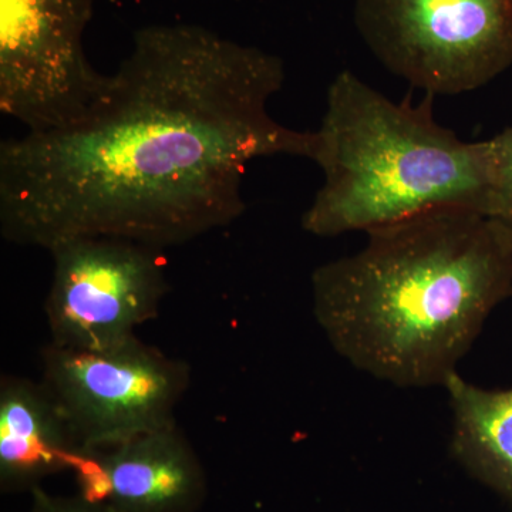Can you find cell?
<instances>
[{"instance_id": "cell-1", "label": "cell", "mask_w": 512, "mask_h": 512, "mask_svg": "<svg viewBox=\"0 0 512 512\" xmlns=\"http://www.w3.org/2000/svg\"><path fill=\"white\" fill-rule=\"evenodd\" d=\"M281 57L198 25L137 30L92 109L0 144V232L46 249L116 237L163 249L244 214L258 158H309L313 131L269 113Z\"/></svg>"}, {"instance_id": "cell-2", "label": "cell", "mask_w": 512, "mask_h": 512, "mask_svg": "<svg viewBox=\"0 0 512 512\" xmlns=\"http://www.w3.org/2000/svg\"><path fill=\"white\" fill-rule=\"evenodd\" d=\"M362 251L319 266L313 313L332 348L397 387L446 386L512 295V232L467 208L367 232Z\"/></svg>"}, {"instance_id": "cell-3", "label": "cell", "mask_w": 512, "mask_h": 512, "mask_svg": "<svg viewBox=\"0 0 512 512\" xmlns=\"http://www.w3.org/2000/svg\"><path fill=\"white\" fill-rule=\"evenodd\" d=\"M433 97L419 106L394 103L349 70L335 77L313 131L311 160L325 178L303 212V231L322 238L367 234L446 208L488 217V141L467 143L440 126Z\"/></svg>"}, {"instance_id": "cell-4", "label": "cell", "mask_w": 512, "mask_h": 512, "mask_svg": "<svg viewBox=\"0 0 512 512\" xmlns=\"http://www.w3.org/2000/svg\"><path fill=\"white\" fill-rule=\"evenodd\" d=\"M360 36L431 96L480 89L512 66V0H356Z\"/></svg>"}, {"instance_id": "cell-5", "label": "cell", "mask_w": 512, "mask_h": 512, "mask_svg": "<svg viewBox=\"0 0 512 512\" xmlns=\"http://www.w3.org/2000/svg\"><path fill=\"white\" fill-rule=\"evenodd\" d=\"M42 379L83 451L116 446L177 423L191 369L137 336L100 350L40 352Z\"/></svg>"}, {"instance_id": "cell-6", "label": "cell", "mask_w": 512, "mask_h": 512, "mask_svg": "<svg viewBox=\"0 0 512 512\" xmlns=\"http://www.w3.org/2000/svg\"><path fill=\"white\" fill-rule=\"evenodd\" d=\"M93 0H0V111L28 131L82 119L106 87L84 52Z\"/></svg>"}, {"instance_id": "cell-7", "label": "cell", "mask_w": 512, "mask_h": 512, "mask_svg": "<svg viewBox=\"0 0 512 512\" xmlns=\"http://www.w3.org/2000/svg\"><path fill=\"white\" fill-rule=\"evenodd\" d=\"M160 249L116 237L66 239L49 249L46 298L50 343L100 350L136 336L156 319L168 292Z\"/></svg>"}, {"instance_id": "cell-8", "label": "cell", "mask_w": 512, "mask_h": 512, "mask_svg": "<svg viewBox=\"0 0 512 512\" xmlns=\"http://www.w3.org/2000/svg\"><path fill=\"white\" fill-rule=\"evenodd\" d=\"M72 473L79 495L113 512H197L208 495L201 458L177 423L83 451Z\"/></svg>"}, {"instance_id": "cell-9", "label": "cell", "mask_w": 512, "mask_h": 512, "mask_svg": "<svg viewBox=\"0 0 512 512\" xmlns=\"http://www.w3.org/2000/svg\"><path fill=\"white\" fill-rule=\"evenodd\" d=\"M83 448L42 382H0V490L32 493L43 480L73 471Z\"/></svg>"}, {"instance_id": "cell-10", "label": "cell", "mask_w": 512, "mask_h": 512, "mask_svg": "<svg viewBox=\"0 0 512 512\" xmlns=\"http://www.w3.org/2000/svg\"><path fill=\"white\" fill-rule=\"evenodd\" d=\"M444 389L453 413L451 453L471 476L512 504V387L483 389L457 372Z\"/></svg>"}, {"instance_id": "cell-11", "label": "cell", "mask_w": 512, "mask_h": 512, "mask_svg": "<svg viewBox=\"0 0 512 512\" xmlns=\"http://www.w3.org/2000/svg\"><path fill=\"white\" fill-rule=\"evenodd\" d=\"M488 141L491 157V198L488 217L512 232V126Z\"/></svg>"}, {"instance_id": "cell-12", "label": "cell", "mask_w": 512, "mask_h": 512, "mask_svg": "<svg viewBox=\"0 0 512 512\" xmlns=\"http://www.w3.org/2000/svg\"><path fill=\"white\" fill-rule=\"evenodd\" d=\"M30 494L32 505L29 512H113L79 494L74 497H60L46 493L42 487L35 488Z\"/></svg>"}]
</instances>
